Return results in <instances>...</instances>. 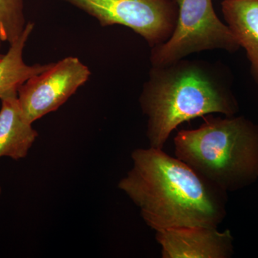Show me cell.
Segmentation results:
<instances>
[{
	"label": "cell",
	"mask_w": 258,
	"mask_h": 258,
	"mask_svg": "<svg viewBox=\"0 0 258 258\" xmlns=\"http://www.w3.org/2000/svg\"><path fill=\"white\" fill-rule=\"evenodd\" d=\"M139 103L148 118L150 147L161 149L184 122L214 113L232 116L239 108L227 75L218 66L184 59L152 66Z\"/></svg>",
	"instance_id": "obj_2"
},
{
	"label": "cell",
	"mask_w": 258,
	"mask_h": 258,
	"mask_svg": "<svg viewBox=\"0 0 258 258\" xmlns=\"http://www.w3.org/2000/svg\"><path fill=\"white\" fill-rule=\"evenodd\" d=\"M2 194V188L1 186H0V195H1Z\"/></svg>",
	"instance_id": "obj_13"
},
{
	"label": "cell",
	"mask_w": 258,
	"mask_h": 258,
	"mask_svg": "<svg viewBox=\"0 0 258 258\" xmlns=\"http://www.w3.org/2000/svg\"><path fill=\"white\" fill-rule=\"evenodd\" d=\"M174 146L176 158L225 192L258 178V126L243 116L204 117L198 128L179 131Z\"/></svg>",
	"instance_id": "obj_3"
},
{
	"label": "cell",
	"mask_w": 258,
	"mask_h": 258,
	"mask_svg": "<svg viewBox=\"0 0 258 258\" xmlns=\"http://www.w3.org/2000/svg\"><path fill=\"white\" fill-rule=\"evenodd\" d=\"M179 13L175 28L164 43L152 47L153 67L164 66L186 56L220 49L234 52L240 46L228 25L214 10L212 0H176Z\"/></svg>",
	"instance_id": "obj_4"
},
{
	"label": "cell",
	"mask_w": 258,
	"mask_h": 258,
	"mask_svg": "<svg viewBox=\"0 0 258 258\" xmlns=\"http://www.w3.org/2000/svg\"><path fill=\"white\" fill-rule=\"evenodd\" d=\"M5 54H2L0 53V61H1L2 59L3 58V57H4Z\"/></svg>",
	"instance_id": "obj_12"
},
{
	"label": "cell",
	"mask_w": 258,
	"mask_h": 258,
	"mask_svg": "<svg viewBox=\"0 0 258 258\" xmlns=\"http://www.w3.org/2000/svg\"><path fill=\"white\" fill-rule=\"evenodd\" d=\"M27 23L24 0H0V50L20 36Z\"/></svg>",
	"instance_id": "obj_11"
},
{
	"label": "cell",
	"mask_w": 258,
	"mask_h": 258,
	"mask_svg": "<svg viewBox=\"0 0 258 258\" xmlns=\"http://www.w3.org/2000/svg\"><path fill=\"white\" fill-rule=\"evenodd\" d=\"M163 258H227L233 254L230 231L217 227H177L156 230Z\"/></svg>",
	"instance_id": "obj_7"
},
{
	"label": "cell",
	"mask_w": 258,
	"mask_h": 258,
	"mask_svg": "<svg viewBox=\"0 0 258 258\" xmlns=\"http://www.w3.org/2000/svg\"><path fill=\"white\" fill-rule=\"evenodd\" d=\"M32 123L22 113L18 96L2 100L0 110V159L20 160L27 157L38 137Z\"/></svg>",
	"instance_id": "obj_8"
},
{
	"label": "cell",
	"mask_w": 258,
	"mask_h": 258,
	"mask_svg": "<svg viewBox=\"0 0 258 258\" xmlns=\"http://www.w3.org/2000/svg\"><path fill=\"white\" fill-rule=\"evenodd\" d=\"M35 28L29 22L23 33L13 43L0 61V100L18 96L19 88L32 76L46 71L52 63L28 64L23 60V52Z\"/></svg>",
	"instance_id": "obj_10"
},
{
	"label": "cell",
	"mask_w": 258,
	"mask_h": 258,
	"mask_svg": "<svg viewBox=\"0 0 258 258\" xmlns=\"http://www.w3.org/2000/svg\"><path fill=\"white\" fill-rule=\"evenodd\" d=\"M91 75L88 66L79 58L69 56L32 76L18 92L19 104L25 119L33 123L58 109L87 82Z\"/></svg>",
	"instance_id": "obj_6"
},
{
	"label": "cell",
	"mask_w": 258,
	"mask_h": 258,
	"mask_svg": "<svg viewBox=\"0 0 258 258\" xmlns=\"http://www.w3.org/2000/svg\"><path fill=\"white\" fill-rule=\"evenodd\" d=\"M118 188L154 230L217 227L226 215V192L161 149H137Z\"/></svg>",
	"instance_id": "obj_1"
},
{
	"label": "cell",
	"mask_w": 258,
	"mask_h": 258,
	"mask_svg": "<svg viewBox=\"0 0 258 258\" xmlns=\"http://www.w3.org/2000/svg\"><path fill=\"white\" fill-rule=\"evenodd\" d=\"M79 8L102 27L123 25L143 37L149 46L165 42L177 21L176 0H60Z\"/></svg>",
	"instance_id": "obj_5"
},
{
	"label": "cell",
	"mask_w": 258,
	"mask_h": 258,
	"mask_svg": "<svg viewBox=\"0 0 258 258\" xmlns=\"http://www.w3.org/2000/svg\"><path fill=\"white\" fill-rule=\"evenodd\" d=\"M222 12L239 45L246 51L258 84V0H224Z\"/></svg>",
	"instance_id": "obj_9"
}]
</instances>
